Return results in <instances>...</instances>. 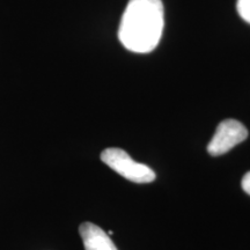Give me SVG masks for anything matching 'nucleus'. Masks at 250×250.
Returning a JSON list of instances; mask_svg holds the SVG:
<instances>
[{"instance_id":"nucleus-1","label":"nucleus","mask_w":250,"mask_h":250,"mask_svg":"<svg viewBox=\"0 0 250 250\" xmlns=\"http://www.w3.org/2000/svg\"><path fill=\"white\" fill-rule=\"evenodd\" d=\"M164 24L161 0H130L122 15L118 39L130 51L147 54L160 42Z\"/></svg>"},{"instance_id":"nucleus-2","label":"nucleus","mask_w":250,"mask_h":250,"mask_svg":"<svg viewBox=\"0 0 250 250\" xmlns=\"http://www.w3.org/2000/svg\"><path fill=\"white\" fill-rule=\"evenodd\" d=\"M101 160L124 179L134 183H149L155 180V173L148 166L136 162L122 148L104 149L101 153Z\"/></svg>"},{"instance_id":"nucleus-3","label":"nucleus","mask_w":250,"mask_h":250,"mask_svg":"<svg viewBox=\"0 0 250 250\" xmlns=\"http://www.w3.org/2000/svg\"><path fill=\"white\" fill-rule=\"evenodd\" d=\"M248 138V130L235 120H225L218 125L217 130L208 143V152L212 156L223 155Z\"/></svg>"},{"instance_id":"nucleus-4","label":"nucleus","mask_w":250,"mask_h":250,"mask_svg":"<svg viewBox=\"0 0 250 250\" xmlns=\"http://www.w3.org/2000/svg\"><path fill=\"white\" fill-rule=\"evenodd\" d=\"M79 233L85 250H117L108 233L92 223L80 225Z\"/></svg>"},{"instance_id":"nucleus-5","label":"nucleus","mask_w":250,"mask_h":250,"mask_svg":"<svg viewBox=\"0 0 250 250\" xmlns=\"http://www.w3.org/2000/svg\"><path fill=\"white\" fill-rule=\"evenodd\" d=\"M236 8L242 20L250 23V0H237Z\"/></svg>"},{"instance_id":"nucleus-6","label":"nucleus","mask_w":250,"mask_h":250,"mask_svg":"<svg viewBox=\"0 0 250 250\" xmlns=\"http://www.w3.org/2000/svg\"><path fill=\"white\" fill-rule=\"evenodd\" d=\"M241 186H242L243 191H245L246 193H248V195L250 196V171H248V173L243 176Z\"/></svg>"}]
</instances>
